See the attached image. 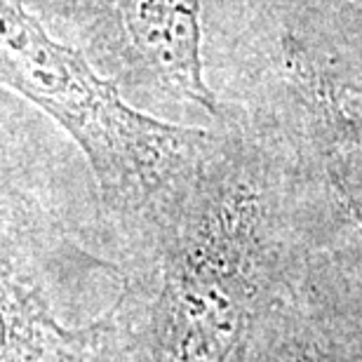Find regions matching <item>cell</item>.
<instances>
[{"label": "cell", "instance_id": "1", "mask_svg": "<svg viewBox=\"0 0 362 362\" xmlns=\"http://www.w3.org/2000/svg\"><path fill=\"white\" fill-rule=\"evenodd\" d=\"M0 88L66 129L115 207H148L212 136L129 104L81 47L57 40L19 0H0Z\"/></svg>", "mask_w": 362, "mask_h": 362}, {"label": "cell", "instance_id": "2", "mask_svg": "<svg viewBox=\"0 0 362 362\" xmlns=\"http://www.w3.org/2000/svg\"><path fill=\"white\" fill-rule=\"evenodd\" d=\"M92 64L118 88L221 120L205 81L200 0H64Z\"/></svg>", "mask_w": 362, "mask_h": 362}]
</instances>
